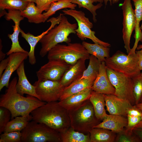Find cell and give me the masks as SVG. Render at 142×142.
Here are the masks:
<instances>
[{
  "label": "cell",
  "instance_id": "816d5d0a",
  "mask_svg": "<svg viewBox=\"0 0 142 142\" xmlns=\"http://www.w3.org/2000/svg\"><path fill=\"white\" fill-rule=\"evenodd\" d=\"M142 103V95L141 97V98H140V102L139 103Z\"/></svg>",
  "mask_w": 142,
  "mask_h": 142
},
{
  "label": "cell",
  "instance_id": "8d00e7d4",
  "mask_svg": "<svg viewBox=\"0 0 142 142\" xmlns=\"http://www.w3.org/2000/svg\"><path fill=\"white\" fill-rule=\"evenodd\" d=\"M59 0H36V6L40 12L42 13L45 11L47 12L52 3Z\"/></svg>",
  "mask_w": 142,
  "mask_h": 142
},
{
  "label": "cell",
  "instance_id": "d6a6232c",
  "mask_svg": "<svg viewBox=\"0 0 142 142\" xmlns=\"http://www.w3.org/2000/svg\"><path fill=\"white\" fill-rule=\"evenodd\" d=\"M72 2L78 5L79 8H83L89 11L92 14L93 19L94 22H97L96 10L100 8L103 6L102 3H99L96 5H94L92 0H72Z\"/></svg>",
  "mask_w": 142,
  "mask_h": 142
},
{
  "label": "cell",
  "instance_id": "d590c367",
  "mask_svg": "<svg viewBox=\"0 0 142 142\" xmlns=\"http://www.w3.org/2000/svg\"><path fill=\"white\" fill-rule=\"evenodd\" d=\"M10 111L7 108L0 106V134L3 132L4 129L11 119Z\"/></svg>",
  "mask_w": 142,
  "mask_h": 142
},
{
  "label": "cell",
  "instance_id": "3957f363",
  "mask_svg": "<svg viewBox=\"0 0 142 142\" xmlns=\"http://www.w3.org/2000/svg\"><path fill=\"white\" fill-rule=\"evenodd\" d=\"M64 15H62L58 25L50 29L39 41L41 45L39 52L41 57H44L50 49L60 43H70L69 36L71 33L76 34L77 24L71 23Z\"/></svg>",
  "mask_w": 142,
  "mask_h": 142
},
{
  "label": "cell",
  "instance_id": "5bb4252c",
  "mask_svg": "<svg viewBox=\"0 0 142 142\" xmlns=\"http://www.w3.org/2000/svg\"><path fill=\"white\" fill-rule=\"evenodd\" d=\"M28 53L16 52L11 53L9 55V60L8 65L0 78V91L4 87L8 88L9 80L12 74L27 59L28 57Z\"/></svg>",
  "mask_w": 142,
  "mask_h": 142
},
{
  "label": "cell",
  "instance_id": "30bf717a",
  "mask_svg": "<svg viewBox=\"0 0 142 142\" xmlns=\"http://www.w3.org/2000/svg\"><path fill=\"white\" fill-rule=\"evenodd\" d=\"M33 85L39 99L46 103L59 100L65 88L60 81L38 80Z\"/></svg>",
  "mask_w": 142,
  "mask_h": 142
},
{
  "label": "cell",
  "instance_id": "f5cc1de1",
  "mask_svg": "<svg viewBox=\"0 0 142 142\" xmlns=\"http://www.w3.org/2000/svg\"><path fill=\"white\" fill-rule=\"evenodd\" d=\"M140 28L141 30H142V23L141 25V26L140 27Z\"/></svg>",
  "mask_w": 142,
  "mask_h": 142
},
{
  "label": "cell",
  "instance_id": "ffe728a7",
  "mask_svg": "<svg viewBox=\"0 0 142 142\" xmlns=\"http://www.w3.org/2000/svg\"><path fill=\"white\" fill-rule=\"evenodd\" d=\"M92 91L91 88L87 89L59 101V103L68 111L73 110L89 100Z\"/></svg>",
  "mask_w": 142,
  "mask_h": 142
},
{
  "label": "cell",
  "instance_id": "5b68a950",
  "mask_svg": "<svg viewBox=\"0 0 142 142\" xmlns=\"http://www.w3.org/2000/svg\"><path fill=\"white\" fill-rule=\"evenodd\" d=\"M105 62L107 68L131 78L141 73L136 53L128 55L118 50L106 58Z\"/></svg>",
  "mask_w": 142,
  "mask_h": 142
},
{
  "label": "cell",
  "instance_id": "8fae6325",
  "mask_svg": "<svg viewBox=\"0 0 142 142\" xmlns=\"http://www.w3.org/2000/svg\"><path fill=\"white\" fill-rule=\"evenodd\" d=\"M72 65L60 59L49 60L36 72L38 80L60 81Z\"/></svg>",
  "mask_w": 142,
  "mask_h": 142
},
{
  "label": "cell",
  "instance_id": "83f0119b",
  "mask_svg": "<svg viewBox=\"0 0 142 142\" xmlns=\"http://www.w3.org/2000/svg\"><path fill=\"white\" fill-rule=\"evenodd\" d=\"M60 134L62 142H91L89 133L84 134L75 130L71 126Z\"/></svg>",
  "mask_w": 142,
  "mask_h": 142
},
{
  "label": "cell",
  "instance_id": "ab89813d",
  "mask_svg": "<svg viewBox=\"0 0 142 142\" xmlns=\"http://www.w3.org/2000/svg\"><path fill=\"white\" fill-rule=\"evenodd\" d=\"M127 115L135 116H142V112L134 105L128 110L127 113Z\"/></svg>",
  "mask_w": 142,
  "mask_h": 142
},
{
  "label": "cell",
  "instance_id": "60d3db41",
  "mask_svg": "<svg viewBox=\"0 0 142 142\" xmlns=\"http://www.w3.org/2000/svg\"><path fill=\"white\" fill-rule=\"evenodd\" d=\"M9 60V57L1 61L0 63V78L1 77L3 71L5 70L8 64Z\"/></svg>",
  "mask_w": 142,
  "mask_h": 142
},
{
  "label": "cell",
  "instance_id": "8992f818",
  "mask_svg": "<svg viewBox=\"0 0 142 142\" xmlns=\"http://www.w3.org/2000/svg\"><path fill=\"white\" fill-rule=\"evenodd\" d=\"M21 132L22 142H62L59 132L33 120L29 122Z\"/></svg>",
  "mask_w": 142,
  "mask_h": 142
},
{
  "label": "cell",
  "instance_id": "f35d334b",
  "mask_svg": "<svg viewBox=\"0 0 142 142\" xmlns=\"http://www.w3.org/2000/svg\"><path fill=\"white\" fill-rule=\"evenodd\" d=\"M140 140L138 138H133L125 135H122L119 136L118 141L120 142H133L139 141Z\"/></svg>",
  "mask_w": 142,
  "mask_h": 142
},
{
  "label": "cell",
  "instance_id": "e575fe53",
  "mask_svg": "<svg viewBox=\"0 0 142 142\" xmlns=\"http://www.w3.org/2000/svg\"><path fill=\"white\" fill-rule=\"evenodd\" d=\"M0 136V142H21V131L3 132Z\"/></svg>",
  "mask_w": 142,
  "mask_h": 142
},
{
  "label": "cell",
  "instance_id": "9c48e42d",
  "mask_svg": "<svg viewBox=\"0 0 142 142\" xmlns=\"http://www.w3.org/2000/svg\"><path fill=\"white\" fill-rule=\"evenodd\" d=\"M106 72L109 79L115 88L114 95L119 98L129 101L133 105H135L132 78L108 68Z\"/></svg>",
  "mask_w": 142,
  "mask_h": 142
},
{
  "label": "cell",
  "instance_id": "d6986e66",
  "mask_svg": "<svg viewBox=\"0 0 142 142\" xmlns=\"http://www.w3.org/2000/svg\"><path fill=\"white\" fill-rule=\"evenodd\" d=\"M16 72L18 77L16 85L17 92L22 96L26 94L34 97L39 99L36 93L35 87L29 82L26 75L24 61L21 64Z\"/></svg>",
  "mask_w": 142,
  "mask_h": 142
},
{
  "label": "cell",
  "instance_id": "b9f144b4",
  "mask_svg": "<svg viewBox=\"0 0 142 142\" xmlns=\"http://www.w3.org/2000/svg\"><path fill=\"white\" fill-rule=\"evenodd\" d=\"M138 58V65L140 70H142V49L135 51Z\"/></svg>",
  "mask_w": 142,
  "mask_h": 142
},
{
  "label": "cell",
  "instance_id": "4dcf8cb0",
  "mask_svg": "<svg viewBox=\"0 0 142 142\" xmlns=\"http://www.w3.org/2000/svg\"><path fill=\"white\" fill-rule=\"evenodd\" d=\"M89 59L88 66L84 71L81 78L79 79L90 78L95 79L98 74L101 62L92 55H90Z\"/></svg>",
  "mask_w": 142,
  "mask_h": 142
},
{
  "label": "cell",
  "instance_id": "836d02e7",
  "mask_svg": "<svg viewBox=\"0 0 142 142\" xmlns=\"http://www.w3.org/2000/svg\"><path fill=\"white\" fill-rule=\"evenodd\" d=\"M132 79L133 93L136 105L139 103L142 95V72Z\"/></svg>",
  "mask_w": 142,
  "mask_h": 142
},
{
  "label": "cell",
  "instance_id": "1f68e13d",
  "mask_svg": "<svg viewBox=\"0 0 142 142\" xmlns=\"http://www.w3.org/2000/svg\"><path fill=\"white\" fill-rule=\"evenodd\" d=\"M30 2L21 0H0L1 9L23 11Z\"/></svg>",
  "mask_w": 142,
  "mask_h": 142
},
{
  "label": "cell",
  "instance_id": "f6af8a7d",
  "mask_svg": "<svg viewBox=\"0 0 142 142\" xmlns=\"http://www.w3.org/2000/svg\"><path fill=\"white\" fill-rule=\"evenodd\" d=\"M104 2L105 6L107 4L108 2H110V4L111 5L112 4H114L118 2L120 0H103Z\"/></svg>",
  "mask_w": 142,
  "mask_h": 142
},
{
  "label": "cell",
  "instance_id": "ba28073f",
  "mask_svg": "<svg viewBox=\"0 0 142 142\" xmlns=\"http://www.w3.org/2000/svg\"><path fill=\"white\" fill-rule=\"evenodd\" d=\"M62 11L64 15L70 16L76 21L78 27L75 31L77 36L81 40H83L88 38L94 43L105 47H110L111 46L109 43L100 40L95 36V32L91 29L93 27V23L85 16L84 12L81 11L71 9H66L62 10Z\"/></svg>",
  "mask_w": 142,
  "mask_h": 142
},
{
  "label": "cell",
  "instance_id": "f907efd6",
  "mask_svg": "<svg viewBox=\"0 0 142 142\" xmlns=\"http://www.w3.org/2000/svg\"><path fill=\"white\" fill-rule=\"evenodd\" d=\"M24 1L29 2H32L35 3L36 2V0H21Z\"/></svg>",
  "mask_w": 142,
  "mask_h": 142
},
{
  "label": "cell",
  "instance_id": "e0dca14e",
  "mask_svg": "<svg viewBox=\"0 0 142 142\" xmlns=\"http://www.w3.org/2000/svg\"><path fill=\"white\" fill-rule=\"evenodd\" d=\"M102 122L93 128H100L108 129L114 132L119 133L127 126V119L123 116L110 114L103 119Z\"/></svg>",
  "mask_w": 142,
  "mask_h": 142
},
{
  "label": "cell",
  "instance_id": "603a6c76",
  "mask_svg": "<svg viewBox=\"0 0 142 142\" xmlns=\"http://www.w3.org/2000/svg\"><path fill=\"white\" fill-rule=\"evenodd\" d=\"M133 1L135 8L134 11L136 24L134 35L135 41L134 45L131 49L129 55L135 53V50L138 47L139 42L140 41L142 42V32L140 26V22L142 21V0H133Z\"/></svg>",
  "mask_w": 142,
  "mask_h": 142
},
{
  "label": "cell",
  "instance_id": "44dd1931",
  "mask_svg": "<svg viewBox=\"0 0 142 142\" xmlns=\"http://www.w3.org/2000/svg\"><path fill=\"white\" fill-rule=\"evenodd\" d=\"M95 79L92 78L79 79L65 87L63 94L59 100L64 99L72 95L87 89L91 88Z\"/></svg>",
  "mask_w": 142,
  "mask_h": 142
},
{
  "label": "cell",
  "instance_id": "4fadbf2b",
  "mask_svg": "<svg viewBox=\"0 0 142 142\" xmlns=\"http://www.w3.org/2000/svg\"><path fill=\"white\" fill-rule=\"evenodd\" d=\"M21 11L19 10H8L6 12L5 18L8 21L12 20L14 23L13 27V32L12 34H8V36L12 42L11 49L6 54L9 55L13 53L22 52L28 53V52L20 46L19 40L18 36L21 29L19 26L20 21L24 19V17L21 16Z\"/></svg>",
  "mask_w": 142,
  "mask_h": 142
},
{
  "label": "cell",
  "instance_id": "7c38bea8",
  "mask_svg": "<svg viewBox=\"0 0 142 142\" xmlns=\"http://www.w3.org/2000/svg\"><path fill=\"white\" fill-rule=\"evenodd\" d=\"M121 8L123 15V38L124 47L128 54L131 49L130 47L131 36L136 26L135 11L132 7L131 0H124Z\"/></svg>",
  "mask_w": 142,
  "mask_h": 142
},
{
  "label": "cell",
  "instance_id": "f1b7e54d",
  "mask_svg": "<svg viewBox=\"0 0 142 142\" xmlns=\"http://www.w3.org/2000/svg\"><path fill=\"white\" fill-rule=\"evenodd\" d=\"M32 120V117L31 114L27 115L16 116L8 123L3 132L21 131Z\"/></svg>",
  "mask_w": 142,
  "mask_h": 142
},
{
  "label": "cell",
  "instance_id": "7bdbcfd3",
  "mask_svg": "<svg viewBox=\"0 0 142 142\" xmlns=\"http://www.w3.org/2000/svg\"><path fill=\"white\" fill-rule=\"evenodd\" d=\"M132 129L140 140L142 141V129L134 128Z\"/></svg>",
  "mask_w": 142,
  "mask_h": 142
},
{
  "label": "cell",
  "instance_id": "ee69618b",
  "mask_svg": "<svg viewBox=\"0 0 142 142\" xmlns=\"http://www.w3.org/2000/svg\"><path fill=\"white\" fill-rule=\"evenodd\" d=\"M0 40V60L1 61L4 59L6 54L3 53L2 51L3 46L2 45L1 40V39Z\"/></svg>",
  "mask_w": 142,
  "mask_h": 142
},
{
  "label": "cell",
  "instance_id": "f546056e",
  "mask_svg": "<svg viewBox=\"0 0 142 142\" xmlns=\"http://www.w3.org/2000/svg\"><path fill=\"white\" fill-rule=\"evenodd\" d=\"M77 4L73 3L72 0H59L52 3L48 10L43 14L46 21L58 11L65 8L74 9Z\"/></svg>",
  "mask_w": 142,
  "mask_h": 142
},
{
  "label": "cell",
  "instance_id": "c3c4849f",
  "mask_svg": "<svg viewBox=\"0 0 142 142\" xmlns=\"http://www.w3.org/2000/svg\"><path fill=\"white\" fill-rule=\"evenodd\" d=\"M93 2H98L99 3H102L103 2V0H92Z\"/></svg>",
  "mask_w": 142,
  "mask_h": 142
},
{
  "label": "cell",
  "instance_id": "cb8c5ba5",
  "mask_svg": "<svg viewBox=\"0 0 142 142\" xmlns=\"http://www.w3.org/2000/svg\"><path fill=\"white\" fill-rule=\"evenodd\" d=\"M89 100L93 105L97 118L99 120H103L108 115L105 108L104 94L92 91Z\"/></svg>",
  "mask_w": 142,
  "mask_h": 142
},
{
  "label": "cell",
  "instance_id": "4316f807",
  "mask_svg": "<svg viewBox=\"0 0 142 142\" xmlns=\"http://www.w3.org/2000/svg\"><path fill=\"white\" fill-rule=\"evenodd\" d=\"M111 130L100 128H93L89 132L91 142H113L115 135Z\"/></svg>",
  "mask_w": 142,
  "mask_h": 142
},
{
  "label": "cell",
  "instance_id": "2e32d148",
  "mask_svg": "<svg viewBox=\"0 0 142 142\" xmlns=\"http://www.w3.org/2000/svg\"><path fill=\"white\" fill-rule=\"evenodd\" d=\"M106 68L105 62H101L98 74L91 89L93 91L104 94L114 95L115 89L108 77Z\"/></svg>",
  "mask_w": 142,
  "mask_h": 142
},
{
  "label": "cell",
  "instance_id": "d4e9b609",
  "mask_svg": "<svg viewBox=\"0 0 142 142\" xmlns=\"http://www.w3.org/2000/svg\"><path fill=\"white\" fill-rule=\"evenodd\" d=\"M82 44L90 55L95 57L101 62H105L106 58L110 57L109 47L97 43L92 44L84 41Z\"/></svg>",
  "mask_w": 142,
  "mask_h": 142
},
{
  "label": "cell",
  "instance_id": "bcb514c9",
  "mask_svg": "<svg viewBox=\"0 0 142 142\" xmlns=\"http://www.w3.org/2000/svg\"><path fill=\"white\" fill-rule=\"evenodd\" d=\"M136 107L142 112V103H140L135 105Z\"/></svg>",
  "mask_w": 142,
  "mask_h": 142
},
{
  "label": "cell",
  "instance_id": "74e56055",
  "mask_svg": "<svg viewBox=\"0 0 142 142\" xmlns=\"http://www.w3.org/2000/svg\"><path fill=\"white\" fill-rule=\"evenodd\" d=\"M127 126L133 128L138 124L142 119V116H133L127 115Z\"/></svg>",
  "mask_w": 142,
  "mask_h": 142
},
{
  "label": "cell",
  "instance_id": "7a4b0ae2",
  "mask_svg": "<svg viewBox=\"0 0 142 142\" xmlns=\"http://www.w3.org/2000/svg\"><path fill=\"white\" fill-rule=\"evenodd\" d=\"M32 120L43 123L60 133L71 126L68 111L57 101L46 103L31 113Z\"/></svg>",
  "mask_w": 142,
  "mask_h": 142
},
{
  "label": "cell",
  "instance_id": "277c9868",
  "mask_svg": "<svg viewBox=\"0 0 142 142\" xmlns=\"http://www.w3.org/2000/svg\"><path fill=\"white\" fill-rule=\"evenodd\" d=\"M71 126L75 130L88 134L94 126L100 123L95 115L89 99L81 105L68 111Z\"/></svg>",
  "mask_w": 142,
  "mask_h": 142
},
{
  "label": "cell",
  "instance_id": "7dc6e473",
  "mask_svg": "<svg viewBox=\"0 0 142 142\" xmlns=\"http://www.w3.org/2000/svg\"><path fill=\"white\" fill-rule=\"evenodd\" d=\"M134 128H136L142 129V119L140 121L138 124L136 125Z\"/></svg>",
  "mask_w": 142,
  "mask_h": 142
},
{
  "label": "cell",
  "instance_id": "9a60e30c",
  "mask_svg": "<svg viewBox=\"0 0 142 142\" xmlns=\"http://www.w3.org/2000/svg\"><path fill=\"white\" fill-rule=\"evenodd\" d=\"M106 110L110 114L127 116L128 110L133 106L128 100L114 94H104Z\"/></svg>",
  "mask_w": 142,
  "mask_h": 142
},
{
  "label": "cell",
  "instance_id": "52a82bcc",
  "mask_svg": "<svg viewBox=\"0 0 142 142\" xmlns=\"http://www.w3.org/2000/svg\"><path fill=\"white\" fill-rule=\"evenodd\" d=\"M47 54L48 60L60 59L72 65L80 59H89L90 56L82 43H69L67 45L58 44Z\"/></svg>",
  "mask_w": 142,
  "mask_h": 142
},
{
  "label": "cell",
  "instance_id": "681fc988",
  "mask_svg": "<svg viewBox=\"0 0 142 142\" xmlns=\"http://www.w3.org/2000/svg\"><path fill=\"white\" fill-rule=\"evenodd\" d=\"M142 49V44H140L138 45L136 49L138 50H139Z\"/></svg>",
  "mask_w": 142,
  "mask_h": 142
},
{
  "label": "cell",
  "instance_id": "484cf974",
  "mask_svg": "<svg viewBox=\"0 0 142 142\" xmlns=\"http://www.w3.org/2000/svg\"><path fill=\"white\" fill-rule=\"evenodd\" d=\"M34 3L30 2L25 9L21 11V16L27 18L30 23L38 24L45 22L46 21L44 16L40 12Z\"/></svg>",
  "mask_w": 142,
  "mask_h": 142
},
{
  "label": "cell",
  "instance_id": "7402d4cb",
  "mask_svg": "<svg viewBox=\"0 0 142 142\" xmlns=\"http://www.w3.org/2000/svg\"><path fill=\"white\" fill-rule=\"evenodd\" d=\"M55 24L53 22L51 23V26L46 31L43 32L41 34L37 36H34L29 32L25 33L21 29L20 33L21 36L26 40L30 46V50L28 52L29 62L31 65H34L36 63V59L35 55L34 50L35 47L37 43L51 29L55 27Z\"/></svg>",
  "mask_w": 142,
  "mask_h": 142
},
{
  "label": "cell",
  "instance_id": "6da1fadb",
  "mask_svg": "<svg viewBox=\"0 0 142 142\" xmlns=\"http://www.w3.org/2000/svg\"><path fill=\"white\" fill-rule=\"evenodd\" d=\"M17 81V78L14 77L5 93L0 96V106L10 111L11 119L17 116L29 115L34 109L46 103L34 97L27 95L24 97L19 94L16 88Z\"/></svg>",
  "mask_w": 142,
  "mask_h": 142
},
{
  "label": "cell",
  "instance_id": "ac0fdd59",
  "mask_svg": "<svg viewBox=\"0 0 142 142\" xmlns=\"http://www.w3.org/2000/svg\"><path fill=\"white\" fill-rule=\"evenodd\" d=\"M86 60L84 58L79 59L65 73L60 80L63 86L67 87L81 78L86 68L85 64Z\"/></svg>",
  "mask_w": 142,
  "mask_h": 142
}]
</instances>
